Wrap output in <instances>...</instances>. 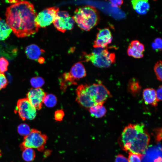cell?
<instances>
[{
	"mask_svg": "<svg viewBox=\"0 0 162 162\" xmlns=\"http://www.w3.org/2000/svg\"><path fill=\"white\" fill-rule=\"evenodd\" d=\"M76 101L87 108L97 104L103 105L108 95L107 89L100 81L91 85H79L76 89Z\"/></svg>",
	"mask_w": 162,
	"mask_h": 162,
	"instance_id": "obj_3",
	"label": "cell"
},
{
	"mask_svg": "<svg viewBox=\"0 0 162 162\" xmlns=\"http://www.w3.org/2000/svg\"><path fill=\"white\" fill-rule=\"evenodd\" d=\"M44 61V58L43 57H41L38 60V61L40 64H43Z\"/></svg>",
	"mask_w": 162,
	"mask_h": 162,
	"instance_id": "obj_37",
	"label": "cell"
},
{
	"mask_svg": "<svg viewBox=\"0 0 162 162\" xmlns=\"http://www.w3.org/2000/svg\"><path fill=\"white\" fill-rule=\"evenodd\" d=\"M36 110L27 98H24L18 100L15 112H18L20 118L23 121L32 120L36 116Z\"/></svg>",
	"mask_w": 162,
	"mask_h": 162,
	"instance_id": "obj_7",
	"label": "cell"
},
{
	"mask_svg": "<svg viewBox=\"0 0 162 162\" xmlns=\"http://www.w3.org/2000/svg\"><path fill=\"white\" fill-rule=\"evenodd\" d=\"M128 89L129 92L133 96H136L140 94L141 87L138 80L133 78L128 82Z\"/></svg>",
	"mask_w": 162,
	"mask_h": 162,
	"instance_id": "obj_17",
	"label": "cell"
},
{
	"mask_svg": "<svg viewBox=\"0 0 162 162\" xmlns=\"http://www.w3.org/2000/svg\"><path fill=\"white\" fill-rule=\"evenodd\" d=\"M8 84V81L4 74L0 73V90L5 88Z\"/></svg>",
	"mask_w": 162,
	"mask_h": 162,
	"instance_id": "obj_29",
	"label": "cell"
},
{
	"mask_svg": "<svg viewBox=\"0 0 162 162\" xmlns=\"http://www.w3.org/2000/svg\"><path fill=\"white\" fill-rule=\"evenodd\" d=\"M152 48L157 51L161 50L160 49L159 47L154 42L152 43Z\"/></svg>",
	"mask_w": 162,
	"mask_h": 162,
	"instance_id": "obj_36",
	"label": "cell"
},
{
	"mask_svg": "<svg viewBox=\"0 0 162 162\" xmlns=\"http://www.w3.org/2000/svg\"><path fill=\"white\" fill-rule=\"evenodd\" d=\"M86 61H90L96 67L107 68L115 62V55L110 53L107 49L97 48L90 54L84 53Z\"/></svg>",
	"mask_w": 162,
	"mask_h": 162,
	"instance_id": "obj_5",
	"label": "cell"
},
{
	"mask_svg": "<svg viewBox=\"0 0 162 162\" xmlns=\"http://www.w3.org/2000/svg\"><path fill=\"white\" fill-rule=\"evenodd\" d=\"M73 17L78 26L86 31H89L96 26L99 19L96 8L89 5L76 8Z\"/></svg>",
	"mask_w": 162,
	"mask_h": 162,
	"instance_id": "obj_4",
	"label": "cell"
},
{
	"mask_svg": "<svg viewBox=\"0 0 162 162\" xmlns=\"http://www.w3.org/2000/svg\"><path fill=\"white\" fill-rule=\"evenodd\" d=\"M59 80L61 88L64 91L65 90L68 86L77 84L76 80L69 72L64 73Z\"/></svg>",
	"mask_w": 162,
	"mask_h": 162,
	"instance_id": "obj_15",
	"label": "cell"
},
{
	"mask_svg": "<svg viewBox=\"0 0 162 162\" xmlns=\"http://www.w3.org/2000/svg\"><path fill=\"white\" fill-rule=\"evenodd\" d=\"M30 83L35 88H40L45 83L44 79L40 76H36L32 78L30 80Z\"/></svg>",
	"mask_w": 162,
	"mask_h": 162,
	"instance_id": "obj_25",
	"label": "cell"
},
{
	"mask_svg": "<svg viewBox=\"0 0 162 162\" xmlns=\"http://www.w3.org/2000/svg\"><path fill=\"white\" fill-rule=\"evenodd\" d=\"M142 162H162L161 153L155 151L146 152Z\"/></svg>",
	"mask_w": 162,
	"mask_h": 162,
	"instance_id": "obj_18",
	"label": "cell"
},
{
	"mask_svg": "<svg viewBox=\"0 0 162 162\" xmlns=\"http://www.w3.org/2000/svg\"><path fill=\"white\" fill-rule=\"evenodd\" d=\"M162 64L161 61L158 62L155 64L154 69L157 78L159 81H162Z\"/></svg>",
	"mask_w": 162,
	"mask_h": 162,
	"instance_id": "obj_26",
	"label": "cell"
},
{
	"mask_svg": "<svg viewBox=\"0 0 162 162\" xmlns=\"http://www.w3.org/2000/svg\"><path fill=\"white\" fill-rule=\"evenodd\" d=\"M17 131L20 135L25 137L30 134L31 130L28 125L23 123L20 124L18 126Z\"/></svg>",
	"mask_w": 162,
	"mask_h": 162,
	"instance_id": "obj_24",
	"label": "cell"
},
{
	"mask_svg": "<svg viewBox=\"0 0 162 162\" xmlns=\"http://www.w3.org/2000/svg\"><path fill=\"white\" fill-rule=\"evenodd\" d=\"M112 7H119L123 3V1L122 0H110Z\"/></svg>",
	"mask_w": 162,
	"mask_h": 162,
	"instance_id": "obj_33",
	"label": "cell"
},
{
	"mask_svg": "<svg viewBox=\"0 0 162 162\" xmlns=\"http://www.w3.org/2000/svg\"><path fill=\"white\" fill-rule=\"evenodd\" d=\"M57 102L56 97L51 94H46L43 100V103L48 107H54L56 105Z\"/></svg>",
	"mask_w": 162,
	"mask_h": 162,
	"instance_id": "obj_23",
	"label": "cell"
},
{
	"mask_svg": "<svg viewBox=\"0 0 162 162\" xmlns=\"http://www.w3.org/2000/svg\"><path fill=\"white\" fill-rule=\"evenodd\" d=\"M96 38L100 39L110 44L112 42V37L110 29L106 28L99 29Z\"/></svg>",
	"mask_w": 162,
	"mask_h": 162,
	"instance_id": "obj_20",
	"label": "cell"
},
{
	"mask_svg": "<svg viewBox=\"0 0 162 162\" xmlns=\"http://www.w3.org/2000/svg\"><path fill=\"white\" fill-rule=\"evenodd\" d=\"M133 8L140 14H145L149 10L150 5L148 0H134L131 1Z\"/></svg>",
	"mask_w": 162,
	"mask_h": 162,
	"instance_id": "obj_14",
	"label": "cell"
},
{
	"mask_svg": "<svg viewBox=\"0 0 162 162\" xmlns=\"http://www.w3.org/2000/svg\"><path fill=\"white\" fill-rule=\"evenodd\" d=\"M22 157L23 159L27 162L33 161L35 157L34 150L32 148H27L22 150Z\"/></svg>",
	"mask_w": 162,
	"mask_h": 162,
	"instance_id": "obj_22",
	"label": "cell"
},
{
	"mask_svg": "<svg viewBox=\"0 0 162 162\" xmlns=\"http://www.w3.org/2000/svg\"><path fill=\"white\" fill-rule=\"evenodd\" d=\"M162 86H160L156 91V97L158 102L162 100Z\"/></svg>",
	"mask_w": 162,
	"mask_h": 162,
	"instance_id": "obj_31",
	"label": "cell"
},
{
	"mask_svg": "<svg viewBox=\"0 0 162 162\" xmlns=\"http://www.w3.org/2000/svg\"><path fill=\"white\" fill-rule=\"evenodd\" d=\"M159 128L155 130V132L156 135L157 140L158 141H160L161 139V129Z\"/></svg>",
	"mask_w": 162,
	"mask_h": 162,
	"instance_id": "obj_34",
	"label": "cell"
},
{
	"mask_svg": "<svg viewBox=\"0 0 162 162\" xmlns=\"http://www.w3.org/2000/svg\"><path fill=\"white\" fill-rule=\"evenodd\" d=\"M142 96L145 103L150 104L154 106L158 105L156 90L154 88H147L144 89L142 92Z\"/></svg>",
	"mask_w": 162,
	"mask_h": 162,
	"instance_id": "obj_12",
	"label": "cell"
},
{
	"mask_svg": "<svg viewBox=\"0 0 162 162\" xmlns=\"http://www.w3.org/2000/svg\"><path fill=\"white\" fill-rule=\"evenodd\" d=\"M74 22L73 17L70 16L67 12L62 11L57 13L53 23L58 31L64 33L73 29Z\"/></svg>",
	"mask_w": 162,
	"mask_h": 162,
	"instance_id": "obj_8",
	"label": "cell"
},
{
	"mask_svg": "<svg viewBox=\"0 0 162 162\" xmlns=\"http://www.w3.org/2000/svg\"><path fill=\"white\" fill-rule=\"evenodd\" d=\"M136 40L132 41L128 46L127 53L129 56H132L135 58H140L143 56L142 53L140 52L137 50L136 46Z\"/></svg>",
	"mask_w": 162,
	"mask_h": 162,
	"instance_id": "obj_21",
	"label": "cell"
},
{
	"mask_svg": "<svg viewBox=\"0 0 162 162\" xmlns=\"http://www.w3.org/2000/svg\"><path fill=\"white\" fill-rule=\"evenodd\" d=\"M9 64L8 61L3 57L0 58V73L2 74L6 71Z\"/></svg>",
	"mask_w": 162,
	"mask_h": 162,
	"instance_id": "obj_28",
	"label": "cell"
},
{
	"mask_svg": "<svg viewBox=\"0 0 162 162\" xmlns=\"http://www.w3.org/2000/svg\"><path fill=\"white\" fill-rule=\"evenodd\" d=\"M37 15L33 4L19 0L6 8V22L16 36L26 37L38 31L35 22Z\"/></svg>",
	"mask_w": 162,
	"mask_h": 162,
	"instance_id": "obj_1",
	"label": "cell"
},
{
	"mask_svg": "<svg viewBox=\"0 0 162 162\" xmlns=\"http://www.w3.org/2000/svg\"><path fill=\"white\" fill-rule=\"evenodd\" d=\"M12 31L6 22L0 18V40H4L7 38Z\"/></svg>",
	"mask_w": 162,
	"mask_h": 162,
	"instance_id": "obj_19",
	"label": "cell"
},
{
	"mask_svg": "<svg viewBox=\"0 0 162 162\" xmlns=\"http://www.w3.org/2000/svg\"><path fill=\"white\" fill-rule=\"evenodd\" d=\"M59 8L56 7L46 8L37 15L35 22L39 28H44L53 22Z\"/></svg>",
	"mask_w": 162,
	"mask_h": 162,
	"instance_id": "obj_9",
	"label": "cell"
},
{
	"mask_svg": "<svg viewBox=\"0 0 162 162\" xmlns=\"http://www.w3.org/2000/svg\"><path fill=\"white\" fill-rule=\"evenodd\" d=\"M149 135L142 124H129L124 130L119 140L122 148L125 151L136 152L147 144Z\"/></svg>",
	"mask_w": 162,
	"mask_h": 162,
	"instance_id": "obj_2",
	"label": "cell"
},
{
	"mask_svg": "<svg viewBox=\"0 0 162 162\" xmlns=\"http://www.w3.org/2000/svg\"><path fill=\"white\" fill-rule=\"evenodd\" d=\"M69 73L76 80L85 77L86 75L85 68L80 62L74 64L71 67Z\"/></svg>",
	"mask_w": 162,
	"mask_h": 162,
	"instance_id": "obj_13",
	"label": "cell"
},
{
	"mask_svg": "<svg viewBox=\"0 0 162 162\" xmlns=\"http://www.w3.org/2000/svg\"><path fill=\"white\" fill-rule=\"evenodd\" d=\"M154 43L159 47L161 50H162V40L160 38H156L154 40Z\"/></svg>",
	"mask_w": 162,
	"mask_h": 162,
	"instance_id": "obj_35",
	"label": "cell"
},
{
	"mask_svg": "<svg viewBox=\"0 0 162 162\" xmlns=\"http://www.w3.org/2000/svg\"><path fill=\"white\" fill-rule=\"evenodd\" d=\"M47 137L36 129H33L30 134L25 136L23 142L20 145L21 149L29 148L37 149L39 151H42L44 148Z\"/></svg>",
	"mask_w": 162,
	"mask_h": 162,
	"instance_id": "obj_6",
	"label": "cell"
},
{
	"mask_svg": "<svg viewBox=\"0 0 162 162\" xmlns=\"http://www.w3.org/2000/svg\"><path fill=\"white\" fill-rule=\"evenodd\" d=\"M115 162H128V160L123 155L118 154L116 156Z\"/></svg>",
	"mask_w": 162,
	"mask_h": 162,
	"instance_id": "obj_32",
	"label": "cell"
},
{
	"mask_svg": "<svg viewBox=\"0 0 162 162\" xmlns=\"http://www.w3.org/2000/svg\"><path fill=\"white\" fill-rule=\"evenodd\" d=\"M64 115V112L62 110H56L55 112V119L56 121L61 122L62 120Z\"/></svg>",
	"mask_w": 162,
	"mask_h": 162,
	"instance_id": "obj_30",
	"label": "cell"
},
{
	"mask_svg": "<svg viewBox=\"0 0 162 162\" xmlns=\"http://www.w3.org/2000/svg\"><path fill=\"white\" fill-rule=\"evenodd\" d=\"M46 93L44 90L40 88H31L26 94L27 98L36 109L40 110Z\"/></svg>",
	"mask_w": 162,
	"mask_h": 162,
	"instance_id": "obj_10",
	"label": "cell"
},
{
	"mask_svg": "<svg viewBox=\"0 0 162 162\" xmlns=\"http://www.w3.org/2000/svg\"><path fill=\"white\" fill-rule=\"evenodd\" d=\"M89 110L91 116L95 118H101L106 112V108L103 105H94L89 108Z\"/></svg>",
	"mask_w": 162,
	"mask_h": 162,
	"instance_id": "obj_16",
	"label": "cell"
},
{
	"mask_svg": "<svg viewBox=\"0 0 162 162\" xmlns=\"http://www.w3.org/2000/svg\"><path fill=\"white\" fill-rule=\"evenodd\" d=\"M144 155L129 152L128 162H141Z\"/></svg>",
	"mask_w": 162,
	"mask_h": 162,
	"instance_id": "obj_27",
	"label": "cell"
},
{
	"mask_svg": "<svg viewBox=\"0 0 162 162\" xmlns=\"http://www.w3.org/2000/svg\"><path fill=\"white\" fill-rule=\"evenodd\" d=\"M44 50L35 44H32L27 46L25 50V53L29 59L38 61L40 56L44 52Z\"/></svg>",
	"mask_w": 162,
	"mask_h": 162,
	"instance_id": "obj_11",
	"label": "cell"
}]
</instances>
